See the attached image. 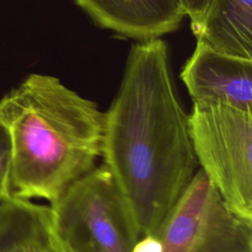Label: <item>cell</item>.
<instances>
[{
    "label": "cell",
    "instance_id": "obj_8",
    "mask_svg": "<svg viewBox=\"0 0 252 252\" xmlns=\"http://www.w3.org/2000/svg\"><path fill=\"white\" fill-rule=\"evenodd\" d=\"M53 241L49 206L11 197L0 204V252H47Z\"/></svg>",
    "mask_w": 252,
    "mask_h": 252
},
{
    "label": "cell",
    "instance_id": "obj_12",
    "mask_svg": "<svg viewBox=\"0 0 252 252\" xmlns=\"http://www.w3.org/2000/svg\"><path fill=\"white\" fill-rule=\"evenodd\" d=\"M133 252H160V242L156 234L143 235L136 243Z\"/></svg>",
    "mask_w": 252,
    "mask_h": 252
},
{
    "label": "cell",
    "instance_id": "obj_3",
    "mask_svg": "<svg viewBox=\"0 0 252 252\" xmlns=\"http://www.w3.org/2000/svg\"><path fill=\"white\" fill-rule=\"evenodd\" d=\"M49 210L54 240L66 252H133L142 236L103 164L75 181Z\"/></svg>",
    "mask_w": 252,
    "mask_h": 252
},
{
    "label": "cell",
    "instance_id": "obj_11",
    "mask_svg": "<svg viewBox=\"0 0 252 252\" xmlns=\"http://www.w3.org/2000/svg\"><path fill=\"white\" fill-rule=\"evenodd\" d=\"M185 17L190 19L191 29L197 37L204 27L207 15L214 0H178Z\"/></svg>",
    "mask_w": 252,
    "mask_h": 252
},
{
    "label": "cell",
    "instance_id": "obj_4",
    "mask_svg": "<svg viewBox=\"0 0 252 252\" xmlns=\"http://www.w3.org/2000/svg\"><path fill=\"white\" fill-rule=\"evenodd\" d=\"M189 129L200 170L231 211L252 221V112L193 103Z\"/></svg>",
    "mask_w": 252,
    "mask_h": 252
},
{
    "label": "cell",
    "instance_id": "obj_1",
    "mask_svg": "<svg viewBox=\"0 0 252 252\" xmlns=\"http://www.w3.org/2000/svg\"><path fill=\"white\" fill-rule=\"evenodd\" d=\"M101 158L141 235L155 234L199 171L189 112L179 99L160 38L132 45L104 111Z\"/></svg>",
    "mask_w": 252,
    "mask_h": 252
},
{
    "label": "cell",
    "instance_id": "obj_7",
    "mask_svg": "<svg viewBox=\"0 0 252 252\" xmlns=\"http://www.w3.org/2000/svg\"><path fill=\"white\" fill-rule=\"evenodd\" d=\"M100 28L137 40L160 38L185 17L178 0H74Z\"/></svg>",
    "mask_w": 252,
    "mask_h": 252
},
{
    "label": "cell",
    "instance_id": "obj_5",
    "mask_svg": "<svg viewBox=\"0 0 252 252\" xmlns=\"http://www.w3.org/2000/svg\"><path fill=\"white\" fill-rule=\"evenodd\" d=\"M155 234L160 252H252V221L231 211L200 169Z\"/></svg>",
    "mask_w": 252,
    "mask_h": 252
},
{
    "label": "cell",
    "instance_id": "obj_9",
    "mask_svg": "<svg viewBox=\"0 0 252 252\" xmlns=\"http://www.w3.org/2000/svg\"><path fill=\"white\" fill-rule=\"evenodd\" d=\"M196 38L220 51L252 59V0H214Z\"/></svg>",
    "mask_w": 252,
    "mask_h": 252
},
{
    "label": "cell",
    "instance_id": "obj_6",
    "mask_svg": "<svg viewBox=\"0 0 252 252\" xmlns=\"http://www.w3.org/2000/svg\"><path fill=\"white\" fill-rule=\"evenodd\" d=\"M180 78L193 103L224 105L252 112V59L197 41Z\"/></svg>",
    "mask_w": 252,
    "mask_h": 252
},
{
    "label": "cell",
    "instance_id": "obj_10",
    "mask_svg": "<svg viewBox=\"0 0 252 252\" xmlns=\"http://www.w3.org/2000/svg\"><path fill=\"white\" fill-rule=\"evenodd\" d=\"M12 157L13 150L10 130L0 115V204L8 198Z\"/></svg>",
    "mask_w": 252,
    "mask_h": 252
},
{
    "label": "cell",
    "instance_id": "obj_13",
    "mask_svg": "<svg viewBox=\"0 0 252 252\" xmlns=\"http://www.w3.org/2000/svg\"><path fill=\"white\" fill-rule=\"evenodd\" d=\"M47 252H66V251L54 240L52 246L49 248V250Z\"/></svg>",
    "mask_w": 252,
    "mask_h": 252
},
{
    "label": "cell",
    "instance_id": "obj_2",
    "mask_svg": "<svg viewBox=\"0 0 252 252\" xmlns=\"http://www.w3.org/2000/svg\"><path fill=\"white\" fill-rule=\"evenodd\" d=\"M12 139L8 197L57 200L101 158L104 111L58 78L30 74L0 99Z\"/></svg>",
    "mask_w": 252,
    "mask_h": 252
}]
</instances>
